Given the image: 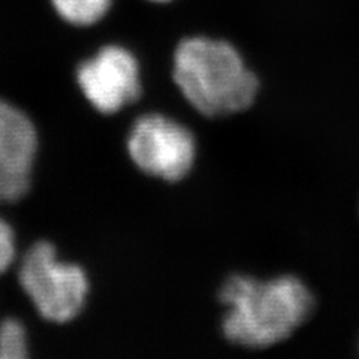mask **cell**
I'll return each mask as SVG.
<instances>
[{"mask_svg": "<svg viewBox=\"0 0 359 359\" xmlns=\"http://www.w3.org/2000/svg\"><path fill=\"white\" fill-rule=\"evenodd\" d=\"M27 356V334L22 323L14 318L0 323V358L22 359Z\"/></svg>", "mask_w": 359, "mask_h": 359, "instance_id": "cell-8", "label": "cell"}, {"mask_svg": "<svg viewBox=\"0 0 359 359\" xmlns=\"http://www.w3.org/2000/svg\"><path fill=\"white\" fill-rule=\"evenodd\" d=\"M38 151V135L30 118L0 99V163L20 175L30 177Z\"/></svg>", "mask_w": 359, "mask_h": 359, "instance_id": "cell-6", "label": "cell"}, {"mask_svg": "<svg viewBox=\"0 0 359 359\" xmlns=\"http://www.w3.org/2000/svg\"><path fill=\"white\" fill-rule=\"evenodd\" d=\"M15 257V237L9 224L0 219V274L14 262Z\"/></svg>", "mask_w": 359, "mask_h": 359, "instance_id": "cell-10", "label": "cell"}, {"mask_svg": "<svg viewBox=\"0 0 359 359\" xmlns=\"http://www.w3.org/2000/svg\"><path fill=\"white\" fill-rule=\"evenodd\" d=\"M154 2H168V0H154Z\"/></svg>", "mask_w": 359, "mask_h": 359, "instance_id": "cell-11", "label": "cell"}, {"mask_svg": "<svg viewBox=\"0 0 359 359\" xmlns=\"http://www.w3.org/2000/svg\"><path fill=\"white\" fill-rule=\"evenodd\" d=\"M172 78L184 99L202 116L237 114L252 107L259 80L226 41L187 38L174 53Z\"/></svg>", "mask_w": 359, "mask_h": 359, "instance_id": "cell-2", "label": "cell"}, {"mask_svg": "<svg viewBox=\"0 0 359 359\" xmlns=\"http://www.w3.org/2000/svg\"><path fill=\"white\" fill-rule=\"evenodd\" d=\"M76 80L84 96L102 114H114L141 96L140 65L120 45H107L78 67Z\"/></svg>", "mask_w": 359, "mask_h": 359, "instance_id": "cell-5", "label": "cell"}, {"mask_svg": "<svg viewBox=\"0 0 359 359\" xmlns=\"http://www.w3.org/2000/svg\"><path fill=\"white\" fill-rule=\"evenodd\" d=\"M51 4L69 25L92 26L107 15L111 0H51Z\"/></svg>", "mask_w": 359, "mask_h": 359, "instance_id": "cell-7", "label": "cell"}, {"mask_svg": "<svg viewBox=\"0 0 359 359\" xmlns=\"http://www.w3.org/2000/svg\"><path fill=\"white\" fill-rule=\"evenodd\" d=\"M128 151L142 172L165 182H180L192 170L196 141L182 123L153 112L133 123Z\"/></svg>", "mask_w": 359, "mask_h": 359, "instance_id": "cell-4", "label": "cell"}, {"mask_svg": "<svg viewBox=\"0 0 359 359\" xmlns=\"http://www.w3.org/2000/svg\"><path fill=\"white\" fill-rule=\"evenodd\" d=\"M220 302L226 339L243 347L265 349L289 339L309 319L314 299L294 276L269 280L232 276L220 289Z\"/></svg>", "mask_w": 359, "mask_h": 359, "instance_id": "cell-1", "label": "cell"}, {"mask_svg": "<svg viewBox=\"0 0 359 359\" xmlns=\"http://www.w3.org/2000/svg\"><path fill=\"white\" fill-rule=\"evenodd\" d=\"M18 278L41 316L51 322H69L81 313L88 280L80 266L57 259L47 241L30 247L21 262Z\"/></svg>", "mask_w": 359, "mask_h": 359, "instance_id": "cell-3", "label": "cell"}, {"mask_svg": "<svg viewBox=\"0 0 359 359\" xmlns=\"http://www.w3.org/2000/svg\"><path fill=\"white\" fill-rule=\"evenodd\" d=\"M30 177L13 172L0 163V201H17L27 194Z\"/></svg>", "mask_w": 359, "mask_h": 359, "instance_id": "cell-9", "label": "cell"}]
</instances>
